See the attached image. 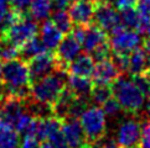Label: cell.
I'll return each mask as SVG.
<instances>
[{
    "mask_svg": "<svg viewBox=\"0 0 150 148\" xmlns=\"http://www.w3.org/2000/svg\"><path fill=\"white\" fill-rule=\"evenodd\" d=\"M1 84L4 85L8 95L16 96L24 101H28L29 99H31V78L28 63L21 58L5 62L3 64Z\"/></svg>",
    "mask_w": 150,
    "mask_h": 148,
    "instance_id": "obj_1",
    "label": "cell"
},
{
    "mask_svg": "<svg viewBox=\"0 0 150 148\" xmlns=\"http://www.w3.org/2000/svg\"><path fill=\"white\" fill-rule=\"evenodd\" d=\"M110 88L113 96L125 114L138 116L143 111L148 95L138 87L133 78L119 75Z\"/></svg>",
    "mask_w": 150,
    "mask_h": 148,
    "instance_id": "obj_2",
    "label": "cell"
},
{
    "mask_svg": "<svg viewBox=\"0 0 150 148\" xmlns=\"http://www.w3.org/2000/svg\"><path fill=\"white\" fill-rule=\"evenodd\" d=\"M67 75L68 73L66 72V69L57 68L49 75L33 82L30 87L31 100L51 106L65 89Z\"/></svg>",
    "mask_w": 150,
    "mask_h": 148,
    "instance_id": "obj_3",
    "label": "cell"
},
{
    "mask_svg": "<svg viewBox=\"0 0 150 148\" xmlns=\"http://www.w3.org/2000/svg\"><path fill=\"white\" fill-rule=\"evenodd\" d=\"M86 141L89 146L102 141L107 135V116L99 105H88L78 117Z\"/></svg>",
    "mask_w": 150,
    "mask_h": 148,
    "instance_id": "obj_4",
    "label": "cell"
},
{
    "mask_svg": "<svg viewBox=\"0 0 150 148\" xmlns=\"http://www.w3.org/2000/svg\"><path fill=\"white\" fill-rule=\"evenodd\" d=\"M37 32H39L37 22L29 14L24 13L18 21H15L11 26H9L0 34V40L20 48L28 40L36 36Z\"/></svg>",
    "mask_w": 150,
    "mask_h": 148,
    "instance_id": "obj_5",
    "label": "cell"
},
{
    "mask_svg": "<svg viewBox=\"0 0 150 148\" xmlns=\"http://www.w3.org/2000/svg\"><path fill=\"white\" fill-rule=\"evenodd\" d=\"M110 50L114 54H129L142 45V35L139 31L120 26L110 32L108 40Z\"/></svg>",
    "mask_w": 150,
    "mask_h": 148,
    "instance_id": "obj_6",
    "label": "cell"
},
{
    "mask_svg": "<svg viewBox=\"0 0 150 148\" xmlns=\"http://www.w3.org/2000/svg\"><path fill=\"white\" fill-rule=\"evenodd\" d=\"M142 136V121L137 116L130 115L118 125L114 142L119 148L138 147Z\"/></svg>",
    "mask_w": 150,
    "mask_h": 148,
    "instance_id": "obj_7",
    "label": "cell"
},
{
    "mask_svg": "<svg viewBox=\"0 0 150 148\" xmlns=\"http://www.w3.org/2000/svg\"><path fill=\"white\" fill-rule=\"evenodd\" d=\"M28 68L31 83H33L37 79H41L55 72L58 68V62L55 54H52L49 51H45L28 61Z\"/></svg>",
    "mask_w": 150,
    "mask_h": 148,
    "instance_id": "obj_8",
    "label": "cell"
},
{
    "mask_svg": "<svg viewBox=\"0 0 150 148\" xmlns=\"http://www.w3.org/2000/svg\"><path fill=\"white\" fill-rule=\"evenodd\" d=\"M96 25L100 27L104 32H113V31L122 26L120 13L118 9L112 6L110 4L97 3L93 15Z\"/></svg>",
    "mask_w": 150,
    "mask_h": 148,
    "instance_id": "obj_9",
    "label": "cell"
},
{
    "mask_svg": "<svg viewBox=\"0 0 150 148\" xmlns=\"http://www.w3.org/2000/svg\"><path fill=\"white\" fill-rule=\"evenodd\" d=\"M63 137H65L67 148H87L89 145L86 141L78 119L66 117L62 120L61 126Z\"/></svg>",
    "mask_w": 150,
    "mask_h": 148,
    "instance_id": "obj_10",
    "label": "cell"
},
{
    "mask_svg": "<svg viewBox=\"0 0 150 148\" xmlns=\"http://www.w3.org/2000/svg\"><path fill=\"white\" fill-rule=\"evenodd\" d=\"M82 51L81 43L74 38V37L68 34L66 37H63L60 45L56 48V59L58 62V68L66 69L68 63H71Z\"/></svg>",
    "mask_w": 150,
    "mask_h": 148,
    "instance_id": "obj_11",
    "label": "cell"
},
{
    "mask_svg": "<svg viewBox=\"0 0 150 148\" xmlns=\"http://www.w3.org/2000/svg\"><path fill=\"white\" fill-rule=\"evenodd\" d=\"M97 3L94 0H82V1H73L69 5L68 14L72 22L76 26H88L93 21V15Z\"/></svg>",
    "mask_w": 150,
    "mask_h": 148,
    "instance_id": "obj_12",
    "label": "cell"
},
{
    "mask_svg": "<svg viewBox=\"0 0 150 148\" xmlns=\"http://www.w3.org/2000/svg\"><path fill=\"white\" fill-rule=\"evenodd\" d=\"M120 74L122 73L119 72L113 59L107 58V59L96 62L92 80L94 84H99V85H112Z\"/></svg>",
    "mask_w": 150,
    "mask_h": 148,
    "instance_id": "obj_13",
    "label": "cell"
},
{
    "mask_svg": "<svg viewBox=\"0 0 150 148\" xmlns=\"http://www.w3.org/2000/svg\"><path fill=\"white\" fill-rule=\"evenodd\" d=\"M107 41H108L107 32H104L97 25L84 26V32H83L81 46H82V50L86 51V53L91 54L96 48H98L100 45L105 43Z\"/></svg>",
    "mask_w": 150,
    "mask_h": 148,
    "instance_id": "obj_14",
    "label": "cell"
},
{
    "mask_svg": "<svg viewBox=\"0 0 150 148\" xmlns=\"http://www.w3.org/2000/svg\"><path fill=\"white\" fill-rule=\"evenodd\" d=\"M25 104L26 101H24V100H21L16 96H13V95H8L4 99L3 108L1 111H0V120L14 126L15 121L25 111L26 109Z\"/></svg>",
    "mask_w": 150,
    "mask_h": 148,
    "instance_id": "obj_15",
    "label": "cell"
},
{
    "mask_svg": "<svg viewBox=\"0 0 150 148\" xmlns=\"http://www.w3.org/2000/svg\"><path fill=\"white\" fill-rule=\"evenodd\" d=\"M150 67V57L144 48H137L128 54V67L127 73L132 77L144 75Z\"/></svg>",
    "mask_w": 150,
    "mask_h": 148,
    "instance_id": "obj_16",
    "label": "cell"
},
{
    "mask_svg": "<svg viewBox=\"0 0 150 148\" xmlns=\"http://www.w3.org/2000/svg\"><path fill=\"white\" fill-rule=\"evenodd\" d=\"M94 66L96 61L93 59L92 56L88 53H79L71 63H68V66L66 67V72L68 74H73V75L92 78Z\"/></svg>",
    "mask_w": 150,
    "mask_h": 148,
    "instance_id": "obj_17",
    "label": "cell"
},
{
    "mask_svg": "<svg viewBox=\"0 0 150 148\" xmlns=\"http://www.w3.org/2000/svg\"><path fill=\"white\" fill-rule=\"evenodd\" d=\"M63 38V34L58 30L51 20L42 21L40 27V40L47 51H55Z\"/></svg>",
    "mask_w": 150,
    "mask_h": 148,
    "instance_id": "obj_18",
    "label": "cell"
},
{
    "mask_svg": "<svg viewBox=\"0 0 150 148\" xmlns=\"http://www.w3.org/2000/svg\"><path fill=\"white\" fill-rule=\"evenodd\" d=\"M94 83L91 78L79 77L68 74L66 79V87L71 90L76 96L81 98H89V94L92 91Z\"/></svg>",
    "mask_w": 150,
    "mask_h": 148,
    "instance_id": "obj_19",
    "label": "cell"
},
{
    "mask_svg": "<svg viewBox=\"0 0 150 148\" xmlns=\"http://www.w3.org/2000/svg\"><path fill=\"white\" fill-rule=\"evenodd\" d=\"M20 138L13 125L0 120V148H19Z\"/></svg>",
    "mask_w": 150,
    "mask_h": 148,
    "instance_id": "obj_20",
    "label": "cell"
},
{
    "mask_svg": "<svg viewBox=\"0 0 150 148\" xmlns=\"http://www.w3.org/2000/svg\"><path fill=\"white\" fill-rule=\"evenodd\" d=\"M52 4L51 0H33L29 6V15L36 22L37 21H45L51 16L52 13Z\"/></svg>",
    "mask_w": 150,
    "mask_h": 148,
    "instance_id": "obj_21",
    "label": "cell"
},
{
    "mask_svg": "<svg viewBox=\"0 0 150 148\" xmlns=\"http://www.w3.org/2000/svg\"><path fill=\"white\" fill-rule=\"evenodd\" d=\"M19 50H20V58L21 59H24L25 62L30 61L31 58L36 57L37 54L42 53V52L47 51L45 48L44 43L41 42V40L39 38V37H36V36H34L33 38L28 40Z\"/></svg>",
    "mask_w": 150,
    "mask_h": 148,
    "instance_id": "obj_22",
    "label": "cell"
},
{
    "mask_svg": "<svg viewBox=\"0 0 150 148\" xmlns=\"http://www.w3.org/2000/svg\"><path fill=\"white\" fill-rule=\"evenodd\" d=\"M120 22H122V26L132 29V30L140 31L142 29L140 16H139L137 9H134V8L120 10Z\"/></svg>",
    "mask_w": 150,
    "mask_h": 148,
    "instance_id": "obj_23",
    "label": "cell"
},
{
    "mask_svg": "<svg viewBox=\"0 0 150 148\" xmlns=\"http://www.w3.org/2000/svg\"><path fill=\"white\" fill-rule=\"evenodd\" d=\"M51 21L62 34H69L73 29V22L66 10H56L52 14Z\"/></svg>",
    "mask_w": 150,
    "mask_h": 148,
    "instance_id": "obj_24",
    "label": "cell"
},
{
    "mask_svg": "<svg viewBox=\"0 0 150 148\" xmlns=\"http://www.w3.org/2000/svg\"><path fill=\"white\" fill-rule=\"evenodd\" d=\"M113 96L110 85H99L94 84L92 91L89 94V100L93 101L94 105H103L109 98Z\"/></svg>",
    "mask_w": 150,
    "mask_h": 148,
    "instance_id": "obj_25",
    "label": "cell"
},
{
    "mask_svg": "<svg viewBox=\"0 0 150 148\" xmlns=\"http://www.w3.org/2000/svg\"><path fill=\"white\" fill-rule=\"evenodd\" d=\"M135 6H137V11L142 20L140 32H144L145 27L150 24V0H138Z\"/></svg>",
    "mask_w": 150,
    "mask_h": 148,
    "instance_id": "obj_26",
    "label": "cell"
},
{
    "mask_svg": "<svg viewBox=\"0 0 150 148\" xmlns=\"http://www.w3.org/2000/svg\"><path fill=\"white\" fill-rule=\"evenodd\" d=\"M102 110H103V112L105 114V116H109L110 119L118 117V116L120 115V112L123 111L119 103L117 101L114 96L109 98L103 105H102Z\"/></svg>",
    "mask_w": 150,
    "mask_h": 148,
    "instance_id": "obj_27",
    "label": "cell"
},
{
    "mask_svg": "<svg viewBox=\"0 0 150 148\" xmlns=\"http://www.w3.org/2000/svg\"><path fill=\"white\" fill-rule=\"evenodd\" d=\"M19 57H20V50H19V47L14 46L11 43L3 42V45H1V54H0V58H1L4 62L16 59V58H19Z\"/></svg>",
    "mask_w": 150,
    "mask_h": 148,
    "instance_id": "obj_28",
    "label": "cell"
},
{
    "mask_svg": "<svg viewBox=\"0 0 150 148\" xmlns=\"http://www.w3.org/2000/svg\"><path fill=\"white\" fill-rule=\"evenodd\" d=\"M47 141L53 148H67L65 137H63L62 130H57L47 137Z\"/></svg>",
    "mask_w": 150,
    "mask_h": 148,
    "instance_id": "obj_29",
    "label": "cell"
},
{
    "mask_svg": "<svg viewBox=\"0 0 150 148\" xmlns=\"http://www.w3.org/2000/svg\"><path fill=\"white\" fill-rule=\"evenodd\" d=\"M19 147L20 148H41V143L34 136H24Z\"/></svg>",
    "mask_w": 150,
    "mask_h": 148,
    "instance_id": "obj_30",
    "label": "cell"
},
{
    "mask_svg": "<svg viewBox=\"0 0 150 148\" xmlns=\"http://www.w3.org/2000/svg\"><path fill=\"white\" fill-rule=\"evenodd\" d=\"M10 3H11V9L24 14V13H26V10L29 9L30 4L33 3V0H10Z\"/></svg>",
    "mask_w": 150,
    "mask_h": 148,
    "instance_id": "obj_31",
    "label": "cell"
},
{
    "mask_svg": "<svg viewBox=\"0 0 150 148\" xmlns=\"http://www.w3.org/2000/svg\"><path fill=\"white\" fill-rule=\"evenodd\" d=\"M115 3V8L119 10H124V9H129L134 8L138 3V0H114Z\"/></svg>",
    "mask_w": 150,
    "mask_h": 148,
    "instance_id": "obj_32",
    "label": "cell"
},
{
    "mask_svg": "<svg viewBox=\"0 0 150 148\" xmlns=\"http://www.w3.org/2000/svg\"><path fill=\"white\" fill-rule=\"evenodd\" d=\"M71 0H51L52 8H55L56 10H66L69 6Z\"/></svg>",
    "mask_w": 150,
    "mask_h": 148,
    "instance_id": "obj_33",
    "label": "cell"
},
{
    "mask_svg": "<svg viewBox=\"0 0 150 148\" xmlns=\"http://www.w3.org/2000/svg\"><path fill=\"white\" fill-rule=\"evenodd\" d=\"M91 148H118V146H117V143L114 141L109 140V141H105V142L99 141V142H97V143L91 146Z\"/></svg>",
    "mask_w": 150,
    "mask_h": 148,
    "instance_id": "obj_34",
    "label": "cell"
},
{
    "mask_svg": "<svg viewBox=\"0 0 150 148\" xmlns=\"http://www.w3.org/2000/svg\"><path fill=\"white\" fill-rule=\"evenodd\" d=\"M8 6L6 5H0V34L3 31V27H4V20H5V15L8 13Z\"/></svg>",
    "mask_w": 150,
    "mask_h": 148,
    "instance_id": "obj_35",
    "label": "cell"
},
{
    "mask_svg": "<svg viewBox=\"0 0 150 148\" xmlns=\"http://www.w3.org/2000/svg\"><path fill=\"white\" fill-rule=\"evenodd\" d=\"M143 110H144V114H145L148 120H150V99L148 100V101H145V105H144Z\"/></svg>",
    "mask_w": 150,
    "mask_h": 148,
    "instance_id": "obj_36",
    "label": "cell"
},
{
    "mask_svg": "<svg viewBox=\"0 0 150 148\" xmlns=\"http://www.w3.org/2000/svg\"><path fill=\"white\" fill-rule=\"evenodd\" d=\"M144 50H145L148 56L150 57V36H148V38L145 40V42H144Z\"/></svg>",
    "mask_w": 150,
    "mask_h": 148,
    "instance_id": "obj_37",
    "label": "cell"
},
{
    "mask_svg": "<svg viewBox=\"0 0 150 148\" xmlns=\"http://www.w3.org/2000/svg\"><path fill=\"white\" fill-rule=\"evenodd\" d=\"M144 75H145L146 80H148V85H149V93H148V95L150 96V67L148 68V71H146V73L144 74Z\"/></svg>",
    "mask_w": 150,
    "mask_h": 148,
    "instance_id": "obj_38",
    "label": "cell"
},
{
    "mask_svg": "<svg viewBox=\"0 0 150 148\" xmlns=\"http://www.w3.org/2000/svg\"><path fill=\"white\" fill-rule=\"evenodd\" d=\"M96 3H104V4H110L112 1H114V0H94Z\"/></svg>",
    "mask_w": 150,
    "mask_h": 148,
    "instance_id": "obj_39",
    "label": "cell"
},
{
    "mask_svg": "<svg viewBox=\"0 0 150 148\" xmlns=\"http://www.w3.org/2000/svg\"><path fill=\"white\" fill-rule=\"evenodd\" d=\"M41 148H53L49 142H46V143H44V145H41Z\"/></svg>",
    "mask_w": 150,
    "mask_h": 148,
    "instance_id": "obj_40",
    "label": "cell"
},
{
    "mask_svg": "<svg viewBox=\"0 0 150 148\" xmlns=\"http://www.w3.org/2000/svg\"><path fill=\"white\" fill-rule=\"evenodd\" d=\"M1 79H3V63L0 62V83H1Z\"/></svg>",
    "mask_w": 150,
    "mask_h": 148,
    "instance_id": "obj_41",
    "label": "cell"
},
{
    "mask_svg": "<svg viewBox=\"0 0 150 148\" xmlns=\"http://www.w3.org/2000/svg\"><path fill=\"white\" fill-rule=\"evenodd\" d=\"M10 3V0H0V5H8Z\"/></svg>",
    "mask_w": 150,
    "mask_h": 148,
    "instance_id": "obj_42",
    "label": "cell"
},
{
    "mask_svg": "<svg viewBox=\"0 0 150 148\" xmlns=\"http://www.w3.org/2000/svg\"><path fill=\"white\" fill-rule=\"evenodd\" d=\"M1 45H3V42H1V40H0V54H1Z\"/></svg>",
    "mask_w": 150,
    "mask_h": 148,
    "instance_id": "obj_43",
    "label": "cell"
},
{
    "mask_svg": "<svg viewBox=\"0 0 150 148\" xmlns=\"http://www.w3.org/2000/svg\"><path fill=\"white\" fill-rule=\"evenodd\" d=\"M71 1H82V0H71Z\"/></svg>",
    "mask_w": 150,
    "mask_h": 148,
    "instance_id": "obj_44",
    "label": "cell"
},
{
    "mask_svg": "<svg viewBox=\"0 0 150 148\" xmlns=\"http://www.w3.org/2000/svg\"><path fill=\"white\" fill-rule=\"evenodd\" d=\"M128 148H138V147H128Z\"/></svg>",
    "mask_w": 150,
    "mask_h": 148,
    "instance_id": "obj_45",
    "label": "cell"
},
{
    "mask_svg": "<svg viewBox=\"0 0 150 148\" xmlns=\"http://www.w3.org/2000/svg\"><path fill=\"white\" fill-rule=\"evenodd\" d=\"M87 148H91V146H88V147H87Z\"/></svg>",
    "mask_w": 150,
    "mask_h": 148,
    "instance_id": "obj_46",
    "label": "cell"
}]
</instances>
